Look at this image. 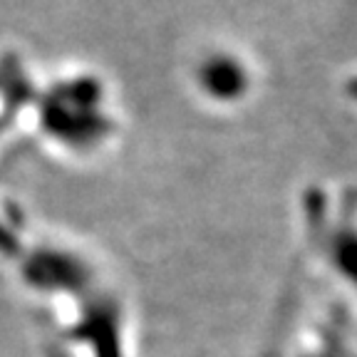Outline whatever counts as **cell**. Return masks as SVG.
Instances as JSON below:
<instances>
[{"mask_svg": "<svg viewBox=\"0 0 357 357\" xmlns=\"http://www.w3.org/2000/svg\"><path fill=\"white\" fill-rule=\"evenodd\" d=\"M298 218L307 253L357 312V189L342 181L307 186Z\"/></svg>", "mask_w": 357, "mask_h": 357, "instance_id": "1", "label": "cell"}, {"mask_svg": "<svg viewBox=\"0 0 357 357\" xmlns=\"http://www.w3.org/2000/svg\"><path fill=\"white\" fill-rule=\"evenodd\" d=\"M196 84L216 105L236 107L261 87V70L241 50H213L196 67Z\"/></svg>", "mask_w": 357, "mask_h": 357, "instance_id": "2", "label": "cell"}, {"mask_svg": "<svg viewBox=\"0 0 357 357\" xmlns=\"http://www.w3.org/2000/svg\"><path fill=\"white\" fill-rule=\"evenodd\" d=\"M43 117H45V127L50 129L55 137L77 146L97 142L112 129L109 119L97 114V112L87 109V107L65 105V102L52 100V97L45 100Z\"/></svg>", "mask_w": 357, "mask_h": 357, "instance_id": "3", "label": "cell"}, {"mask_svg": "<svg viewBox=\"0 0 357 357\" xmlns=\"http://www.w3.org/2000/svg\"><path fill=\"white\" fill-rule=\"evenodd\" d=\"M293 357H350L328 320H307L296 335Z\"/></svg>", "mask_w": 357, "mask_h": 357, "instance_id": "4", "label": "cell"}, {"mask_svg": "<svg viewBox=\"0 0 357 357\" xmlns=\"http://www.w3.org/2000/svg\"><path fill=\"white\" fill-rule=\"evenodd\" d=\"M0 95L6 97L8 105H22L33 95V87L15 57H6L0 62Z\"/></svg>", "mask_w": 357, "mask_h": 357, "instance_id": "5", "label": "cell"}, {"mask_svg": "<svg viewBox=\"0 0 357 357\" xmlns=\"http://www.w3.org/2000/svg\"><path fill=\"white\" fill-rule=\"evenodd\" d=\"M342 97H345V102L352 107V112L357 114V67L352 70L350 75H347L345 79H342Z\"/></svg>", "mask_w": 357, "mask_h": 357, "instance_id": "6", "label": "cell"}]
</instances>
